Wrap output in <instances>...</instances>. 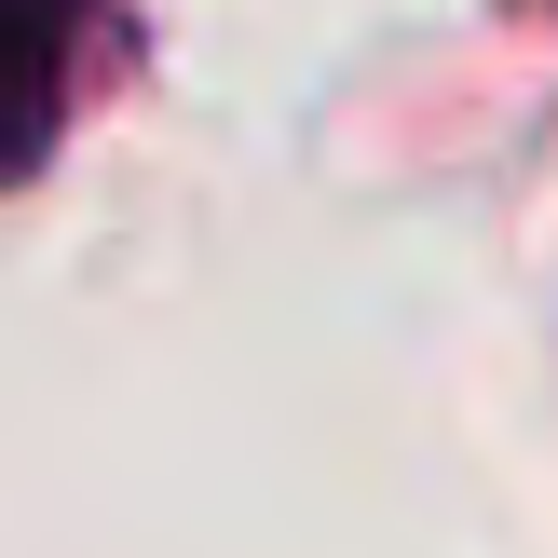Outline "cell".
<instances>
[{"label":"cell","mask_w":558,"mask_h":558,"mask_svg":"<svg viewBox=\"0 0 558 558\" xmlns=\"http://www.w3.org/2000/svg\"><path fill=\"white\" fill-rule=\"evenodd\" d=\"M82 27H96V0H0V191L41 178L54 136H69Z\"/></svg>","instance_id":"1"}]
</instances>
